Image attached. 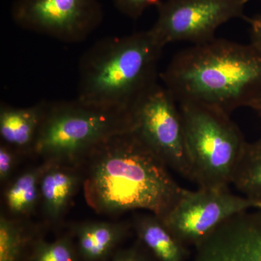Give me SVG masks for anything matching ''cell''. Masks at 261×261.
I'll return each mask as SVG.
<instances>
[{
    "mask_svg": "<svg viewBox=\"0 0 261 261\" xmlns=\"http://www.w3.org/2000/svg\"><path fill=\"white\" fill-rule=\"evenodd\" d=\"M198 187L224 190L232 185L247 142L231 115L193 102L178 103Z\"/></svg>",
    "mask_w": 261,
    "mask_h": 261,
    "instance_id": "cell-5",
    "label": "cell"
},
{
    "mask_svg": "<svg viewBox=\"0 0 261 261\" xmlns=\"http://www.w3.org/2000/svg\"><path fill=\"white\" fill-rule=\"evenodd\" d=\"M11 16L25 30L77 43L100 25L103 11L99 0H15Z\"/></svg>",
    "mask_w": 261,
    "mask_h": 261,
    "instance_id": "cell-9",
    "label": "cell"
},
{
    "mask_svg": "<svg viewBox=\"0 0 261 261\" xmlns=\"http://www.w3.org/2000/svg\"><path fill=\"white\" fill-rule=\"evenodd\" d=\"M133 132L170 169L194 181L179 106L164 86L157 84L136 108Z\"/></svg>",
    "mask_w": 261,
    "mask_h": 261,
    "instance_id": "cell-6",
    "label": "cell"
},
{
    "mask_svg": "<svg viewBox=\"0 0 261 261\" xmlns=\"http://www.w3.org/2000/svg\"><path fill=\"white\" fill-rule=\"evenodd\" d=\"M129 224L125 222L89 221L73 226L80 261H107L128 236Z\"/></svg>",
    "mask_w": 261,
    "mask_h": 261,
    "instance_id": "cell-12",
    "label": "cell"
},
{
    "mask_svg": "<svg viewBox=\"0 0 261 261\" xmlns=\"http://www.w3.org/2000/svg\"><path fill=\"white\" fill-rule=\"evenodd\" d=\"M27 261H80L73 234H65L53 241L35 238Z\"/></svg>",
    "mask_w": 261,
    "mask_h": 261,
    "instance_id": "cell-18",
    "label": "cell"
},
{
    "mask_svg": "<svg viewBox=\"0 0 261 261\" xmlns=\"http://www.w3.org/2000/svg\"><path fill=\"white\" fill-rule=\"evenodd\" d=\"M251 209H261V202L234 195L229 189L184 188L162 220L182 243L197 247L228 219Z\"/></svg>",
    "mask_w": 261,
    "mask_h": 261,
    "instance_id": "cell-8",
    "label": "cell"
},
{
    "mask_svg": "<svg viewBox=\"0 0 261 261\" xmlns=\"http://www.w3.org/2000/svg\"><path fill=\"white\" fill-rule=\"evenodd\" d=\"M255 111H256L257 114H258L259 116L261 118V100L260 101V102H259L258 106H257V107Z\"/></svg>",
    "mask_w": 261,
    "mask_h": 261,
    "instance_id": "cell-23",
    "label": "cell"
},
{
    "mask_svg": "<svg viewBox=\"0 0 261 261\" xmlns=\"http://www.w3.org/2000/svg\"><path fill=\"white\" fill-rule=\"evenodd\" d=\"M192 261H261V209L221 224L195 247Z\"/></svg>",
    "mask_w": 261,
    "mask_h": 261,
    "instance_id": "cell-10",
    "label": "cell"
},
{
    "mask_svg": "<svg viewBox=\"0 0 261 261\" xmlns=\"http://www.w3.org/2000/svg\"><path fill=\"white\" fill-rule=\"evenodd\" d=\"M82 176L69 165L47 163L40 180V203L48 219H61L74 196Z\"/></svg>",
    "mask_w": 261,
    "mask_h": 261,
    "instance_id": "cell-13",
    "label": "cell"
},
{
    "mask_svg": "<svg viewBox=\"0 0 261 261\" xmlns=\"http://www.w3.org/2000/svg\"><path fill=\"white\" fill-rule=\"evenodd\" d=\"M247 0H164L157 5L158 18L149 29L165 46L176 42L202 44L215 39V33L232 19L245 20Z\"/></svg>",
    "mask_w": 261,
    "mask_h": 261,
    "instance_id": "cell-7",
    "label": "cell"
},
{
    "mask_svg": "<svg viewBox=\"0 0 261 261\" xmlns=\"http://www.w3.org/2000/svg\"><path fill=\"white\" fill-rule=\"evenodd\" d=\"M134 228L137 241L154 260L188 261L189 247L173 234L159 216L152 213L137 216Z\"/></svg>",
    "mask_w": 261,
    "mask_h": 261,
    "instance_id": "cell-14",
    "label": "cell"
},
{
    "mask_svg": "<svg viewBox=\"0 0 261 261\" xmlns=\"http://www.w3.org/2000/svg\"><path fill=\"white\" fill-rule=\"evenodd\" d=\"M245 20L250 25V44L261 49V14L247 17Z\"/></svg>",
    "mask_w": 261,
    "mask_h": 261,
    "instance_id": "cell-22",
    "label": "cell"
},
{
    "mask_svg": "<svg viewBox=\"0 0 261 261\" xmlns=\"http://www.w3.org/2000/svg\"><path fill=\"white\" fill-rule=\"evenodd\" d=\"M163 49L149 30L101 39L81 58L77 99L134 117L159 84Z\"/></svg>",
    "mask_w": 261,
    "mask_h": 261,
    "instance_id": "cell-3",
    "label": "cell"
},
{
    "mask_svg": "<svg viewBox=\"0 0 261 261\" xmlns=\"http://www.w3.org/2000/svg\"><path fill=\"white\" fill-rule=\"evenodd\" d=\"M49 102L41 101L27 108H15L2 103L0 137L2 143L20 153H34L38 135L45 117Z\"/></svg>",
    "mask_w": 261,
    "mask_h": 261,
    "instance_id": "cell-11",
    "label": "cell"
},
{
    "mask_svg": "<svg viewBox=\"0 0 261 261\" xmlns=\"http://www.w3.org/2000/svg\"><path fill=\"white\" fill-rule=\"evenodd\" d=\"M107 261H155L138 241L126 248L118 249Z\"/></svg>",
    "mask_w": 261,
    "mask_h": 261,
    "instance_id": "cell-21",
    "label": "cell"
},
{
    "mask_svg": "<svg viewBox=\"0 0 261 261\" xmlns=\"http://www.w3.org/2000/svg\"><path fill=\"white\" fill-rule=\"evenodd\" d=\"M164 0H112L118 11L128 18L137 20L147 8L157 6Z\"/></svg>",
    "mask_w": 261,
    "mask_h": 261,
    "instance_id": "cell-19",
    "label": "cell"
},
{
    "mask_svg": "<svg viewBox=\"0 0 261 261\" xmlns=\"http://www.w3.org/2000/svg\"><path fill=\"white\" fill-rule=\"evenodd\" d=\"M133 130L134 117L130 113L79 99L49 102L34 153L44 162L75 164L113 136Z\"/></svg>",
    "mask_w": 261,
    "mask_h": 261,
    "instance_id": "cell-4",
    "label": "cell"
},
{
    "mask_svg": "<svg viewBox=\"0 0 261 261\" xmlns=\"http://www.w3.org/2000/svg\"><path fill=\"white\" fill-rule=\"evenodd\" d=\"M82 161L87 162L86 200L99 214L142 209L163 219L184 190L166 163L134 132L113 136Z\"/></svg>",
    "mask_w": 261,
    "mask_h": 261,
    "instance_id": "cell-1",
    "label": "cell"
},
{
    "mask_svg": "<svg viewBox=\"0 0 261 261\" xmlns=\"http://www.w3.org/2000/svg\"><path fill=\"white\" fill-rule=\"evenodd\" d=\"M47 166L44 162L24 171L7 187L5 205L14 219L32 214L40 202V180Z\"/></svg>",
    "mask_w": 261,
    "mask_h": 261,
    "instance_id": "cell-15",
    "label": "cell"
},
{
    "mask_svg": "<svg viewBox=\"0 0 261 261\" xmlns=\"http://www.w3.org/2000/svg\"><path fill=\"white\" fill-rule=\"evenodd\" d=\"M232 185L245 197L261 202V137L247 142Z\"/></svg>",
    "mask_w": 261,
    "mask_h": 261,
    "instance_id": "cell-17",
    "label": "cell"
},
{
    "mask_svg": "<svg viewBox=\"0 0 261 261\" xmlns=\"http://www.w3.org/2000/svg\"><path fill=\"white\" fill-rule=\"evenodd\" d=\"M250 1H251V0H247V2H248V3H249V2H250Z\"/></svg>",
    "mask_w": 261,
    "mask_h": 261,
    "instance_id": "cell-24",
    "label": "cell"
},
{
    "mask_svg": "<svg viewBox=\"0 0 261 261\" xmlns=\"http://www.w3.org/2000/svg\"><path fill=\"white\" fill-rule=\"evenodd\" d=\"M160 77L178 103L228 115L241 108L255 111L261 100V49L215 38L175 55Z\"/></svg>",
    "mask_w": 261,
    "mask_h": 261,
    "instance_id": "cell-2",
    "label": "cell"
},
{
    "mask_svg": "<svg viewBox=\"0 0 261 261\" xmlns=\"http://www.w3.org/2000/svg\"><path fill=\"white\" fill-rule=\"evenodd\" d=\"M34 239L20 220L0 217V261H27Z\"/></svg>",
    "mask_w": 261,
    "mask_h": 261,
    "instance_id": "cell-16",
    "label": "cell"
},
{
    "mask_svg": "<svg viewBox=\"0 0 261 261\" xmlns=\"http://www.w3.org/2000/svg\"><path fill=\"white\" fill-rule=\"evenodd\" d=\"M21 153L10 146L1 143L0 146V181L2 184L9 181Z\"/></svg>",
    "mask_w": 261,
    "mask_h": 261,
    "instance_id": "cell-20",
    "label": "cell"
}]
</instances>
